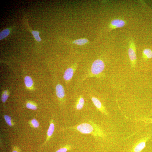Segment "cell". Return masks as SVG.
<instances>
[{
	"label": "cell",
	"mask_w": 152,
	"mask_h": 152,
	"mask_svg": "<svg viewBox=\"0 0 152 152\" xmlns=\"http://www.w3.org/2000/svg\"><path fill=\"white\" fill-rule=\"evenodd\" d=\"M90 123H84L73 126L68 127L65 129L76 130L82 134H90L97 138L106 136L103 130L100 127L92 121H90Z\"/></svg>",
	"instance_id": "1"
},
{
	"label": "cell",
	"mask_w": 152,
	"mask_h": 152,
	"mask_svg": "<svg viewBox=\"0 0 152 152\" xmlns=\"http://www.w3.org/2000/svg\"><path fill=\"white\" fill-rule=\"evenodd\" d=\"M128 54L131 61V67L133 68L136 65L137 58L136 46L133 38L131 39L129 41Z\"/></svg>",
	"instance_id": "2"
},
{
	"label": "cell",
	"mask_w": 152,
	"mask_h": 152,
	"mask_svg": "<svg viewBox=\"0 0 152 152\" xmlns=\"http://www.w3.org/2000/svg\"><path fill=\"white\" fill-rule=\"evenodd\" d=\"M104 67L105 65L103 61L100 59L97 60L92 63L91 72L94 75H98L103 71Z\"/></svg>",
	"instance_id": "3"
},
{
	"label": "cell",
	"mask_w": 152,
	"mask_h": 152,
	"mask_svg": "<svg viewBox=\"0 0 152 152\" xmlns=\"http://www.w3.org/2000/svg\"><path fill=\"white\" fill-rule=\"evenodd\" d=\"M150 136H147L142 138L133 146L131 152H140L145 147L146 143L151 137Z\"/></svg>",
	"instance_id": "4"
},
{
	"label": "cell",
	"mask_w": 152,
	"mask_h": 152,
	"mask_svg": "<svg viewBox=\"0 0 152 152\" xmlns=\"http://www.w3.org/2000/svg\"><path fill=\"white\" fill-rule=\"evenodd\" d=\"M126 24L125 20L120 19H115L112 20L109 25V28L113 30L125 26Z\"/></svg>",
	"instance_id": "5"
},
{
	"label": "cell",
	"mask_w": 152,
	"mask_h": 152,
	"mask_svg": "<svg viewBox=\"0 0 152 152\" xmlns=\"http://www.w3.org/2000/svg\"><path fill=\"white\" fill-rule=\"evenodd\" d=\"M91 99L93 104L99 111L105 115H107L108 114L104 107L98 98L95 97H92L91 98Z\"/></svg>",
	"instance_id": "6"
},
{
	"label": "cell",
	"mask_w": 152,
	"mask_h": 152,
	"mask_svg": "<svg viewBox=\"0 0 152 152\" xmlns=\"http://www.w3.org/2000/svg\"><path fill=\"white\" fill-rule=\"evenodd\" d=\"M56 95L58 98L62 99L64 97L65 91L64 88L61 85H57L56 86Z\"/></svg>",
	"instance_id": "7"
},
{
	"label": "cell",
	"mask_w": 152,
	"mask_h": 152,
	"mask_svg": "<svg viewBox=\"0 0 152 152\" xmlns=\"http://www.w3.org/2000/svg\"><path fill=\"white\" fill-rule=\"evenodd\" d=\"M74 73L73 68H69L66 70L64 75V78L66 81L70 80L73 76Z\"/></svg>",
	"instance_id": "8"
},
{
	"label": "cell",
	"mask_w": 152,
	"mask_h": 152,
	"mask_svg": "<svg viewBox=\"0 0 152 152\" xmlns=\"http://www.w3.org/2000/svg\"><path fill=\"white\" fill-rule=\"evenodd\" d=\"M55 129V126L53 120H52L50 121V125L48 130L47 132V137L45 142H47L51 137L52 134H53Z\"/></svg>",
	"instance_id": "9"
},
{
	"label": "cell",
	"mask_w": 152,
	"mask_h": 152,
	"mask_svg": "<svg viewBox=\"0 0 152 152\" xmlns=\"http://www.w3.org/2000/svg\"><path fill=\"white\" fill-rule=\"evenodd\" d=\"M85 103V100L83 97H81L77 101L76 105V110H81L84 107Z\"/></svg>",
	"instance_id": "10"
},
{
	"label": "cell",
	"mask_w": 152,
	"mask_h": 152,
	"mask_svg": "<svg viewBox=\"0 0 152 152\" xmlns=\"http://www.w3.org/2000/svg\"><path fill=\"white\" fill-rule=\"evenodd\" d=\"M89 41L87 39L83 38L72 41V42L78 45H83L89 42Z\"/></svg>",
	"instance_id": "11"
},
{
	"label": "cell",
	"mask_w": 152,
	"mask_h": 152,
	"mask_svg": "<svg viewBox=\"0 0 152 152\" xmlns=\"http://www.w3.org/2000/svg\"><path fill=\"white\" fill-rule=\"evenodd\" d=\"M143 57L145 59H150L152 58V51L149 49H146L143 52Z\"/></svg>",
	"instance_id": "12"
},
{
	"label": "cell",
	"mask_w": 152,
	"mask_h": 152,
	"mask_svg": "<svg viewBox=\"0 0 152 152\" xmlns=\"http://www.w3.org/2000/svg\"><path fill=\"white\" fill-rule=\"evenodd\" d=\"M10 29L7 28L3 30L0 33V40H2L9 35L10 33Z\"/></svg>",
	"instance_id": "13"
},
{
	"label": "cell",
	"mask_w": 152,
	"mask_h": 152,
	"mask_svg": "<svg viewBox=\"0 0 152 152\" xmlns=\"http://www.w3.org/2000/svg\"><path fill=\"white\" fill-rule=\"evenodd\" d=\"M24 82L26 86L28 87H31L33 84V81L32 79L29 76H27L25 77Z\"/></svg>",
	"instance_id": "14"
},
{
	"label": "cell",
	"mask_w": 152,
	"mask_h": 152,
	"mask_svg": "<svg viewBox=\"0 0 152 152\" xmlns=\"http://www.w3.org/2000/svg\"><path fill=\"white\" fill-rule=\"evenodd\" d=\"M31 32L36 41L38 42H40L41 41V39L39 36L40 32H39L38 31L32 30Z\"/></svg>",
	"instance_id": "15"
},
{
	"label": "cell",
	"mask_w": 152,
	"mask_h": 152,
	"mask_svg": "<svg viewBox=\"0 0 152 152\" xmlns=\"http://www.w3.org/2000/svg\"><path fill=\"white\" fill-rule=\"evenodd\" d=\"M4 118L5 121L8 125L10 126H13L14 123L10 117L9 115H5L4 116Z\"/></svg>",
	"instance_id": "16"
},
{
	"label": "cell",
	"mask_w": 152,
	"mask_h": 152,
	"mask_svg": "<svg viewBox=\"0 0 152 152\" xmlns=\"http://www.w3.org/2000/svg\"><path fill=\"white\" fill-rule=\"evenodd\" d=\"M9 94H8L7 91L6 90L4 91V92L2 95L1 98L2 101L3 103H5L9 97Z\"/></svg>",
	"instance_id": "17"
},
{
	"label": "cell",
	"mask_w": 152,
	"mask_h": 152,
	"mask_svg": "<svg viewBox=\"0 0 152 152\" xmlns=\"http://www.w3.org/2000/svg\"><path fill=\"white\" fill-rule=\"evenodd\" d=\"M30 123L32 126L34 128H37L39 126V123L35 119H33L30 121Z\"/></svg>",
	"instance_id": "18"
},
{
	"label": "cell",
	"mask_w": 152,
	"mask_h": 152,
	"mask_svg": "<svg viewBox=\"0 0 152 152\" xmlns=\"http://www.w3.org/2000/svg\"><path fill=\"white\" fill-rule=\"evenodd\" d=\"M26 106L27 108L30 109L35 110L37 109V107L35 105L29 102L27 103Z\"/></svg>",
	"instance_id": "19"
},
{
	"label": "cell",
	"mask_w": 152,
	"mask_h": 152,
	"mask_svg": "<svg viewBox=\"0 0 152 152\" xmlns=\"http://www.w3.org/2000/svg\"><path fill=\"white\" fill-rule=\"evenodd\" d=\"M142 120L144 122L146 125H147L149 124L152 123V118H145L142 119Z\"/></svg>",
	"instance_id": "20"
},
{
	"label": "cell",
	"mask_w": 152,
	"mask_h": 152,
	"mask_svg": "<svg viewBox=\"0 0 152 152\" xmlns=\"http://www.w3.org/2000/svg\"><path fill=\"white\" fill-rule=\"evenodd\" d=\"M71 148L70 146H66V147L61 148L56 152H67Z\"/></svg>",
	"instance_id": "21"
},
{
	"label": "cell",
	"mask_w": 152,
	"mask_h": 152,
	"mask_svg": "<svg viewBox=\"0 0 152 152\" xmlns=\"http://www.w3.org/2000/svg\"><path fill=\"white\" fill-rule=\"evenodd\" d=\"M12 152H18L17 151L14 150Z\"/></svg>",
	"instance_id": "22"
}]
</instances>
